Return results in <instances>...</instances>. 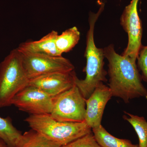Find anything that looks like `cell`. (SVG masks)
I'll return each mask as SVG.
<instances>
[{
    "mask_svg": "<svg viewBox=\"0 0 147 147\" xmlns=\"http://www.w3.org/2000/svg\"><path fill=\"white\" fill-rule=\"evenodd\" d=\"M25 121L31 129L61 146L92 132V128L85 121L61 122L50 115H30Z\"/></svg>",
    "mask_w": 147,
    "mask_h": 147,
    "instance_id": "obj_3",
    "label": "cell"
},
{
    "mask_svg": "<svg viewBox=\"0 0 147 147\" xmlns=\"http://www.w3.org/2000/svg\"><path fill=\"white\" fill-rule=\"evenodd\" d=\"M137 67L142 73V80L147 83V45H142L137 57Z\"/></svg>",
    "mask_w": 147,
    "mask_h": 147,
    "instance_id": "obj_18",
    "label": "cell"
},
{
    "mask_svg": "<svg viewBox=\"0 0 147 147\" xmlns=\"http://www.w3.org/2000/svg\"><path fill=\"white\" fill-rule=\"evenodd\" d=\"M92 131L101 147H139L138 144H132L130 140L114 137L102 125L92 129Z\"/></svg>",
    "mask_w": 147,
    "mask_h": 147,
    "instance_id": "obj_13",
    "label": "cell"
},
{
    "mask_svg": "<svg viewBox=\"0 0 147 147\" xmlns=\"http://www.w3.org/2000/svg\"><path fill=\"white\" fill-rule=\"evenodd\" d=\"M58 35L57 32L53 30L39 40L22 42L17 48L22 53L42 54L55 57L61 56L56 45Z\"/></svg>",
    "mask_w": 147,
    "mask_h": 147,
    "instance_id": "obj_11",
    "label": "cell"
},
{
    "mask_svg": "<svg viewBox=\"0 0 147 147\" xmlns=\"http://www.w3.org/2000/svg\"><path fill=\"white\" fill-rule=\"evenodd\" d=\"M11 105L30 115H50L53 98L36 87L28 85L14 96Z\"/></svg>",
    "mask_w": 147,
    "mask_h": 147,
    "instance_id": "obj_8",
    "label": "cell"
},
{
    "mask_svg": "<svg viewBox=\"0 0 147 147\" xmlns=\"http://www.w3.org/2000/svg\"><path fill=\"white\" fill-rule=\"evenodd\" d=\"M86 99L76 85L53 97L50 115L56 120L67 122L85 121Z\"/></svg>",
    "mask_w": 147,
    "mask_h": 147,
    "instance_id": "obj_5",
    "label": "cell"
},
{
    "mask_svg": "<svg viewBox=\"0 0 147 147\" xmlns=\"http://www.w3.org/2000/svg\"><path fill=\"white\" fill-rule=\"evenodd\" d=\"M123 118L133 127L139 139V147H147V121L144 117L125 112Z\"/></svg>",
    "mask_w": 147,
    "mask_h": 147,
    "instance_id": "obj_15",
    "label": "cell"
},
{
    "mask_svg": "<svg viewBox=\"0 0 147 147\" xmlns=\"http://www.w3.org/2000/svg\"><path fill=\"white\" fill-rule=\"evenodd\" d=\"M80 33L77 27L74 26L67 29L61 34H58L56 39L57 49L61 55L67 53L79 42Z\"/></svg>",
    "mask_w": 147,
    "mask_h": 147,
    "instance_id": "obj_14",
    "label": "cell"
},
{
    "mask_svg": "<svg viewBox=\"0 0 147 147\" xmlns=\"http://www.w3.org/2000/svg\"><path fill=\"white\" fill-rule=\"evenodd\" d=\"M0 139L7 147H21L26 142V137L13 126L10 118L0 117Z\"/></svg>",
    "mask_w": 147,
    "mask_h": 147,
    "instance_id": "obj_12",
    "label": "cell"
},
{
    "mask_svg": "<svg viewBox=\"0 0 147 147\" xmlns=\"http://www.w3.org/2000/svg\"><path fill=\"white\" fill-rule=\"evenodd\" d=\"M24 134L26 137V142L21 147H62L63 146L32 129L26 131Z\"/></svg>",
    "mask_w": 147,
    "mask_h": 147,
    "instance_id": "obj_16",
    "label": "cell"
},
{
    "mask_svg": "<svg viewBox=\"0 0 147 147\" xmlns=\"http://www.w3.org/2000/svg\"><path fill=\"white\" fill-rule=\"evenodd\" d=\"M62 147H101L96 142L92 131Z\"/></svg>",
    "mask_w": 147,
    "mask_h": 147,
    "instance_id": "obj_17",
    "label": "cell"
},
{
    "mask_svg": "<svg viewBox=\"0 0 147 147\" xmlns=\"http://www.w3.org/2000/svg\"><path fill=\"white\" fill-rule=\"evenodd\" d=\"M139 0H131L125 7L120 18L121 25L128 35L127 46L122 55L137 61L142 45V27L138 11Z\"/></svg>",
    "mask_w": 147,
    "mask_h": 147,
    "instance_id": "obj_7",
    "label": "cell"
},
{
    "mask_svg": "<svg viewBox=\"0 0 147 147\" xmlns=\"http://www.w3.org/2000/svg\"><path fill=\"white\" fill-rule=\"evenodd\" d=\"M0 147H7L5 142L1 139H0Z\"/></svg>",
    "mask_w": 147,
    "mask_h": 147,
    "instance_id": "obj_19",
    "label": "cell"
},
{
    "mask_svg": "<svg viewBox=\"0 0 147 147\" xmlns=\"http://www.w3.org/2000/svg\"><path fill=\"white\" fill-rule=\"evenodd\" d=\"M20 52L24 69L29 79L47 74L74 70L72 63L62 56L55 57Z\"/></svg>",
    "mask_w": 147,
    "mask_h": 147,
    "instance_id": "obj_6",
    "label": "cell"
},
{
    "mask_svg": "<svg viewBox=\"0 0 147 147\" xmlns=\"http://www.w3.org/2000/svg\"><path fill=\"white\" fill-rule=\"evenodd\" d=\"M112 96L109 87L101 82L86 99L85 121L92 129L101 125L105 106Z\"/></svg>",
    "mask_w": 147,
    "mask_h": 147,
    "instance_id": "obj_10",
    "label": "cell"
},
{
    "mask_svg": "<svg viewBox=\"0 0 147 147\" xmlns=\"http://www.w3.org/2000/svg\"><path fill=\"white\" fill-rule=\"evenodd\" d=\"M105 3H101L100 8L96 13L90 12L89 17V29L87 33L86 46L85 57L86 65L84 69L86 76L84 79L76 77L75 84L81 93L86 99L92 94L98 85L101 82H107V71L104 68V50L98 48L94 41V30L96 23L104 10Z\"/></svg>",
    "mask_w": 147,
    "mask_h": 147,
    "instance_id": "obj_2",
    "label": "cell"
},
{
    "mask_svg": "<svg viewBox=\"0 0 147 147\" xmlns=\"http://www.w3.org/2000/svg\"><path fill=\"white\" fill-rule=\"evenodd\" d=\"M29 81L21 53L17 48L13 49L0 63V108L11 105L13 98Z\"/></svg>",
    "mask_w": 147,
    "mask_h": 147,
    "instance_id": "obj_4",
    "label": "cell"
},
{
    "mask_svg": "<svg viewBox=\"0 0 147 147\" xmlns=\"http://www.w3.org/2000/svg\"><path fill=\"white\" fill-rule=\"evenodd\" d=\"M76 77L74 70L54 72L29 79L28 85L36 87L53 98L75 86Z\"/></svg>",
    "mask_w": 147,
    "mask_h": 147,
    "instance_id": "obj_9",
    "label": "cell"
},
{
    "mask_svg": "<svg viewBox=\"0 0 147 147\" xmlns=\"http://www.w3.org/2000/svg\"><path fill=\"white\" fill-rule=\"evenodd\" d=\"M103 50L108 61V87L113 96L121 98L125 103L138 98L147 99V90L142 84L136 61L116 53L113 44Z\"/></svg>",
    "mask_w": 147,
    "mask_h": 147,
    "instance_id": "obj_1",
    "label": "cell"
}]
</instances>
